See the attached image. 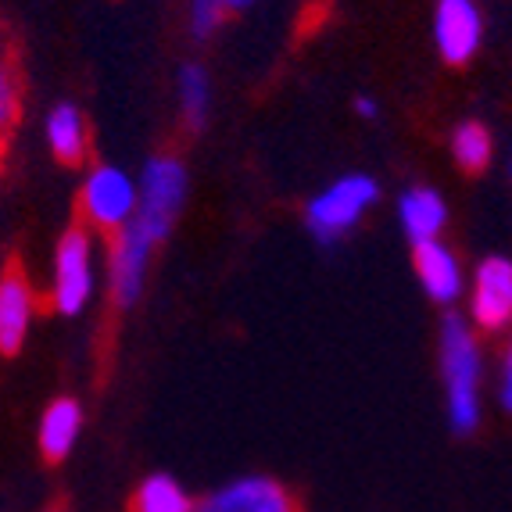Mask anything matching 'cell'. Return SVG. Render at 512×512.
<instances>
[{
	"instance_id": "16",
	"label": "cell",
	"mask_w": 512,
	"mask_h": 512,
	"mask_svg": "<svg viewBox=\"0 0 512 512\" xmlns=\"http://www.w3.org/2000/svg\"><path fill=\"white\" fill-rule=\"evenodd\" d=\"M133 512H194V498L176 477L151 473L140 480L137 495H133Z\"/></svg>"
},
{
	"instance_id": "13",
	"label": "cell",
	"mask_w": 512,
	"mask_h": 512,
	"mask_svg": "<svg viewBox=\"0 0 512 512\" xmlns=\"http://www.w3.org/2000/svg\"><path fill=\"white\" fill-rule=\"evenodd\" d=\"M79 434H83V405H79L76 398H54L40 416L36 444H40L43 459L61 462L72 455Z\"/></svg>"
},
{
	"instance_id": "15",
	"label": "cell",
	"mask_w": 512,
	"mask_h": 512,
	"mask_svg": "<svg viewBox=\"0 0 512 512\" xmlns=\"http://www.w3.org/2000/svg\"><path fill=\"white\" fill-rule=\"evenodd\" d=\"M176 90H180V111L190 129H205L208 111H212V76L205 65L187 61L176 72Z\"/></svg>"
},
{
	"instance_id": "17",
	"label": "cell",
	"mask_w": 512,
	"mask_h": 512,
	"mask_svg": "<svg viewBox=\"0 0 512 512\" xmlns=\"http://www.w3.org/2000/svg\"><path fill=\"white\" fill-rule=\"evenodd\" d=\"M452 158L462 172H484L495 158V137H491V129L484 122H459L452 133Z\"/></svg>"
},
{
	"instance_id": "18",
	"label": "cell",
	"mask_w": 512,
	"mask_h": 512,
	"mask_svg": "<svg viewBox=\"0 0 512 512\" xmlns=\"http://www.w3.org/2000/svg\"><path fill=\"white\" fill-rule=\"evenodd\" d=\"M251 4H255V0H190V33H194L197 40H208L230 11H244V8H251Z\"/></svg>"
},
{
	"instance_id": "21",
	"label": "cell",
	"mask_w": 512,
	"mask_h": 512,
	"mask_svg": "<svg viewBox=\"0 0 512 512\" xmlns=\"http://www.w3.org/2000/svg\"><path fill=\"white\" fill-rule=\"evenodd\" d=\"M355 111H359L362 119H376V115H380V104H376L373 97H359V101H355Z\"/></svg>"
},
{
	"instance_id": "5",
	"label": "cell",
	"mask_w": 512,
	"mask_h": 512,
	"mask_svg": "<svg viewBox=\"0 0 512 512\" xmlns=\"http://www.w3.org/2000/svg\"><path fill=\"white\" fill-rule=\"evenodd\" d=\"M94 240L83 226H69L54 248V308L76 319L94 298Z\"/></svg>"
},
{
	"instance_id": "7",
	"label": "cell",
	"mask_w": 512,
	"mask_h": 512,
	"mask_svg": "<svg viewBox=\"0 0 512 512\" xmlns=\"http://www.w3.org/2000/svg\"><path fill=\"white\" fill-rule=\"evenodd\" d=\"M470 287V323L473 330L498 333L512 323V258L491 255L473 269Z\"/></svg>"
},
{
	"instance_id": "12",
	"label": "cell",
	"mask_w": 512,
	"mask_h": 512,
	"mask_svg": "<svg viewBox=\"0 0 512 512\" xmlns=\"http://www.w3.org/2000/svg\"><path fill=\"white\" fill-rule=\"evenodd\" d=\"M398 222L409 244H423V240H441L444 226H448V205H444L441 190L434 187H409L398 197Z\"/></svg>"
},
{
	"instance_id": "1",
	"label": "cell",
	"mask_w": 512,
	"mask_h": 512,
	"mask_svg": "<svg viewBox=\"0 0 512 512\" xmlns=\"http://www.w3.org/2000/svg\"><path fill=\"white\" fill-rule=\"evenodd\" d=\"M437 362H441L444 409L455 434H473L480 427V380H484V351L477 330L459 312H448L437 333Z\"/></svg>"
},
{
	"instance_id": "10",
	"label": "cell",
	"mask_w": 512,
	"mask_h": 512,
	"mask_svg": "<svg viewBox=\"0 0 512 512\" xmlns=\"http://www.w3.org/2000/svg\"><path fill=\"white\" fill-rule=\"evenodd\" d=\"M412 269H416L419 283H423V294L434 305L452 308L462 298V291H466V273H462L459 258H455V251L444 240L412 244Z\"/></svg>"
},
{
	"instance_id": "11",
	"label": "cell",
	"mask_w": 512,
	"mask_h": 512,
	"mask_svg": "<svg viewBox=\"0 0 512 512\" xmlns=\"http://www.w3.org/2000/svg\"><path fill=\"white\" fill-rule=\"evenodd\" d=\"M36 298L29 280L18 269H8L0 276V355H15L22 351L33 326Z\"/></svg>"
},
{
	"instance_id": "6",
	"label": "cell",
	"mask_w": 512,
	"mask_h": 512,
	"mask_svg": "<svg viewBox=\"0 0 512 512\" xmlns=\"http://www.w3.org/2000/svg\"><path fill=\"white\" fill-rule=\"evenodd\" d=\"M154 248H158V244L147 237V230L137 226V222H129V226H122V230L115 233V240H111V258H108V280H111V301L119 308H133L140 301Z\"/></svg>"
},
{
	"instance_id": "3",
	"label": "cell",
	"mask_w": 512,
	"mask_h": 512,
	"mask_svg": "<svg viewBox=\"0 0 512 512\" xmlns=\"http://www.w3.org/2000/svg\"><path fill=\"white\" fill-rule=\"evenodd\" d=\"M137 226H144L154 244L169 240L190 194L187 165L176 154H151L137 180Z\"/></svg>"
},
{
	"instance_id": "19",
	"label": "cell",
	"mask_w": 512,
	"mask_h": 512,
	"mask_svg": "<svg viewBox=\"0 0 512 512\" xmlns=\"http://www.w3.org/2000/svg\"><path fill=\"white\" fill-rule=\"evenodd\" d=\"M22 111V90H18V76L11 69V61L0 54V140L8 137Z\"/></svg>"
},
{
	"instance_id": "14",
	"label": "cell",
	"mask_w": 512,
	"mask_h": 512,
	"mask_svg": "<svg viewBox=\"0 0 512 512\" xmlns=\"http://www.w3.org/2000/svg\"><path fill=\"white\" fill-rule=\"evenodd\" d=\"M43 133H47V147H51V154L61 165L76 169V165L86 162V147H90V140H86V119L72 101L54 104Z\"/></svg>"
},
{
	"instance_id": "4",
	"label": "cell",
	"mask_w": 512,
	"mask_h": 512,
	"mask_svg": "<svg viewBox=\"0 0 512 512\" xmlns=\"http://www.w3.org/2000/svg\"><path fill=\"white\" fill-rule=\"evenodd\" d=\"M137 180L119 165H94L79 190V208L90 226L104 233H119L137 219Z\"/></svg>"
},
{
	"instance_id": "20",
	"label": "cell",
	"mask_w": 512,
	"mask_h": 512,
	"mask_svg": "<svg viewBox=\"0 0 512 512\" xmlns=\"http://www.w3.org/2000/svg\"><path fill=\"white\" fill-rule=\"evenodd\" d=\"M498 402H502L505 412H512V341L505 348V359H502V384H498Z\"/></svg>"
},
{
	"instance_id": "2",
	"label": "cell",
	"mask_w": 512,
	"mask_h": 512,
	"mask_svg": "<svg viewBox=\"0 0 512 512\" xmlns=\"http://www.w3.org/2000/svg\"><path fill=\"white\" fill-rule=\"evenodd\" d=\"M380 201V183L369 172H348L326 183L305 205V226L319 244H337L369 215Z\"/></svg>"
},
{
	"instance_id": "9",
	"label": "cell",
	"mask_w": 512,
	"mask_h": 512,
	"mask_svg": "<svg viewBox=\"0 0 512 512\" xmlns=\"http://www.w3.org/2000/svg\"><path fill=\"white\" fill-rule=\"evenodd\" d=\"M434 43L448 65H470L484 43V15L477 0H437Z\"/></svg>"
},
{
	"instance_id": "8",
	"label": "cell",
	"mask_w": 512,
	"mask_h": 512,
	"mask_svg": "<svg viewBox=\"0 0 512 512\" xmlns=\"http://www.w3.org/2000/svg\"><path fill=\"white\" fill-rule=\"evenodd\" d=\"M194 512H298V502L276 477L248 473L208 491L194 502Z\"/></svg>"
}]
</instances>
